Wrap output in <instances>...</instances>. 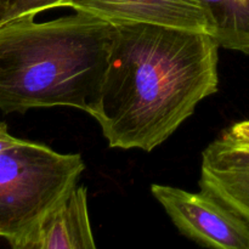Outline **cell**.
Segmentation results:
<instances>
[{
    "mask_svg": "<svg viewBox=\"0 0 249 249\" xmlns=\"http://www.w3.org/2000/svg\"><path fill=\"white\" fill-rule=\"evenodd\" d=\"M67 1L68 0H10V12L7 21L26 15L36 16L39 12L49 9L65 7Z\"/></svg>",
    "mask_w": 249,
    "mask_h": 249,
    "instance_id": "obj_9",
    "label": "cell"
},
{
    "mask_svg": "<svg viewBox=\"0 0 249 249\" xmlns=\"http://www.w3.org/2000/svg\"><path fill=\"white\" fill-rule=\"evenodd\" d=\"M85 163L79 153H60L19 140L0 152V236L16 237L77 185Z\"/></svg>",
    "mask_w": 249,
    "mask_h": 249,
    "instance_id": "obj_3",
    "label": "cell"
},
{
    "mask_svg": "<svg viewBox=\"0 0 249 249\" xmlns=\"http://www.w3.org/2000/svg\"><path fill=\"white\" fill-rule=\"evenodd\" d=\"M0 24V109L70 106L95 117L116 26L84 11Z\"/></svg>",
    "mask_w": 249,
    "mask_h": 249,
    "instance_id": "obj_2",
    "label": "cell"
},
{
    "mask_svg": "<svg viewBox=\"0 0 249 249\" xmlns=\"http://www.w3.org/2000/svg\"><path fill=\"white\" fill-rule=\"evenodd\" d=\"M65 7L113 24H157L209 34L208 19L199 0H68Z\"/></svg>",
    "mask_w": 249,
    "mask_h": 249,
    "instance_id": "obj_6",
    "label": "cell"
},
{
    "mask_svg": "<svg viewBox=\"0 0 249 249\" xmlns=\"http://www.w3.org/2000/svg\"><path fill=\"white\" fill-rule=\"evenodd\" d=\"M7 242L15 249L96 248L88 211L87 189L75 185L31 228Z\"/></svg>",
    "mask_w": 249,
    "mask_h": 249,
    "instance_id": "obj_5",
    "label": "cell"
},
{
    "mask_svg": "<svg viewBox=\"0 0 249 249\" xmlns=\"http://www.w3.org/2000/svg\"><path fill=\"white\" fill-rule=\"evenodd\" d=\"M97 113L109 147L151 152L218 91V49L204 32L117 23Z\"/></svg>",
    "mask_w": 249,
    "mask_h": 249,
    "instance_id": "obj_1",
    "label": "cell"
},
{
    "mask_svg": "<svg viewBox=\"0 0 249 249\" xmlns=\"http://www.w3.org/2000/svg\"><path fill=\"white\" fill-rule=\"evenodd\" d=\"M151 192L178 230L199 246L249 249L247 224L209 195L160 184L151 185Z\"/></svg>",
    "mask_w": 249,
    "mask_h": 249,
    "instance_id": "obj_4",
    "label": "cell"
},
{
    "mask_svg": "<svg viewBox=\"0 0 249 249\" xmlns=\"http://www.w3.org/2000/svg\"><path fill=\"white\" fill-rule=\"evenodd\" d=\"M221 140L240 146H249V121L238 122L226 129L220 136Z\"/></svg>",
    "mask_w": 249,
    "mask_h": 249,
    "instance_id": "obj_10",
    "label": "cell"
},
{
    "mask_svg": "<svg viewBox=\"0 0 249 249\" xmlns=\"http://www.w3.org/2000/svg\"><path fill=\"white\" fill-rule=\"evenodd\" d=\"M219 46L249 55V0H199Z\"/></svg>",
    "mask_w": 249,
    "mask_h": 249,
    "instance_id": "obj_8",
    "label": "cell"
},
{
    "mask_svg": "<svg viewBox=\"0 0 249 249\" xmlns=\"http://www.w3.org/2000/svg\"><path fill=\"white\" fill-rule=\"evenodd\" d=\"M10 0H0V24L9 19Z\"/></svg>",
    "mask_w": 249,
    "mask_h": 249,
    "instance_id": "obj_12",
    "label": "cell"
},
{
    "mask_svg": "<svg viewBox=\"0 0 249 249\" xmlns=\"http://www.w3.org/2000/svg\"><path fill=\"white\" fill-rule=\"evenodd\" d=\"M21 139H17L12 136L7 130V125L5 123H0V152L6 148L12 147L16 143L19 142Z\"/></svg>",
    "mask_w": 249,
    "mask_h": 249,
    "instance_id": "obj_11",
    "label": "cell"
},
{
    "mask_svg": "<svg viewBox=\"0 0 249 249\" xmlns=\"http://www.w3.org/2000/svg\"><path fill=\"white\" fill-rule=\"evenodd\" d=\"M201 191L235 213L249 228V146L220 138L202 152Z\"/></svg>",
    "mask_w": 249,
    "mask_h": 249,
    "instance_id": "obj_7",
    "label": "cell"
}]
</instances>
